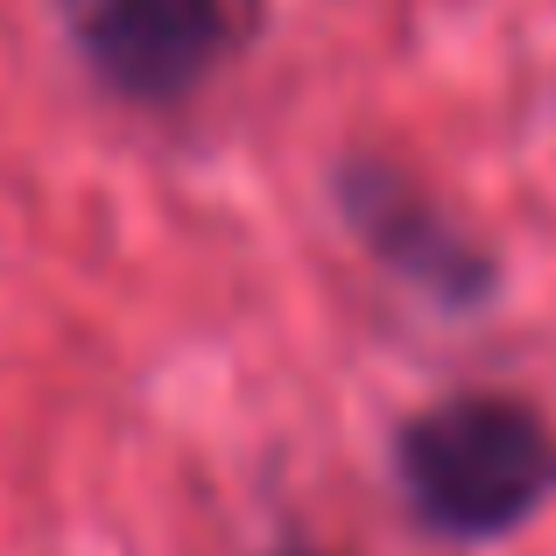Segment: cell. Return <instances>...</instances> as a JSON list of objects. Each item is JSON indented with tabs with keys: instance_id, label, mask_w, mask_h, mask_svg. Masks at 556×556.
Segmentation results:
<instances>
[{
	"instance_id": "3957f363",
	"label": "cell",
	"mask_w": 556,
	"mask_h": 556,
	"mask_svg": "<svg viewBox=\"0 0 556 556\" xmlns=\"http://www.w3.org/2000/svg\"><path fill=\"white\" fill-rule=\"evenodd\" d=\"M78 71L127 113H184L240 56V0H56Z\"/></svg>"
},
{
	"instance_id": "277c9868",
	"label": "cell",
	"mask_w": 556,
	"mask_h": 556,
	"mask_svg": "<svg viewBox=\"0 0 556 556\" xmlns=\"http://www.w3.org/2000/svg\"><path fill=\"white\" fill-rule=\"evenodd\" d=\"M261 556H325V549H311V543H275V549H261Z\"/></svg>"
},
{
	"instance_id": "7a4b0ae2",
	"label": "cell",
	"mask_w": 556,
	"mask_h": 556,
	"mask_svg": "<svg viewBox=\"0 0 556 556\" xmlns=\"http://www.w3.org/2000/svg\"><path fill=\"white\" fill-rule=\"evenodd\" d=\"M331 212H339L345 240L416 303L444 317H479L501 303V254L479 232H465V218L416 169L374 149L339 155L331 163Z\"/></svg>"
},
{
	"instance_id": "6da1fadb",
	"label": "cell",
	"mask_w": 556,
	"mask_h": 556,
	"mask_svg": "<svg viewBox=\"0 0 556 556\" xmlns=\"http://www.w3.org/2000/svg\"><path fill=\"white\" fill-rule=\"evenodd\" d=\"M388 479L430 543H507L556 501V422L515 388H451L394 422Z\"/></svg>"
}]
</instances>
